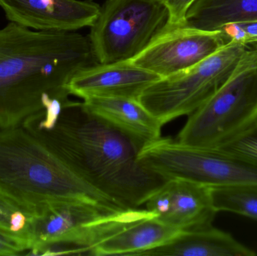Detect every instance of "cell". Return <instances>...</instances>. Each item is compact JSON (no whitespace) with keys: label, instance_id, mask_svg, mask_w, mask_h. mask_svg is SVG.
<instances>
[{"label":"cell","instance_id":"1","mask_svg":"<svg viewBox=\"0 0 257 256\" xmlns=\"http://www.w3.org/2000/svg\"><path fill=\"white\" fill-rule=\"evenodd\" d=\"M97 63L89 36L9 22L0 29V129L22 126L47 98L69 99L70 80Z\"/></svg>","mask_w":257,"mask_h":256},{"label":"cell","instance_id":"2","mask_svg":"<svg viewBox=\"0 0 257 256\" xmlns=\"http://www.w3.org/2000/svg\"><path fill=\"white\" fill-rule=\"evenodd\" d=\"M24 128L86 181L126 208L143 206L167 180L139 162V144L82 102L67 101L48 129Z\"/></svg>","mask_w":257,"mask_h":256},{"label":"cell","instance_id":"3","mask_svg":"<svg viewBox=\"0 0 257 256\" xmlns=\"http://www.w3.org/2000/svg\"><path fill=\"white\" fill-rule=\"evenodd\" d=\"M0 200L29 216L49 203L77 201L128 209L81 177L23 126L0 129Z\"/></svg>","mask_w":257,"mask_h":256},{"label":"cell","instance_id":"4","mask_svg":"<svg viewBox=\"0 0 257 256\" xmlns=\"http://www.w3.org/2000/svg\"><path fill=\"white\" fill-rule=\"evenodd\" d=\"M151 213L147 209L108 210L77 201L49 203L29 216L27 255H88L109 233Z\"/></svg>","mask_w":257,"mask_h":256},{"label":"cell","instance_id":"5","mask_svg":"<svg viewBox=\"0 0 257 256\" xmlns=\"http://www.w3.org/2000/svg\"><path fill=\"white\" fill-rule=\"evenodd\" d=\"M257 121V47L241 56L229 79L189 115L177 141L217 148Z\"/></svg>","mask_w":257,"mask_h":256},{"label":"cell","instance_id":"6","mask_svg":"<svg viewBox=\"0 0 257 256\" xmlns=\"http://www.w3.org/2000/svg\"><path fill=\"white\" fill-rule=\"evenodd\" d=\"M139 162L166 180L183 179L209 187L257 184V164L219 148L194 147L160 137L142 146Z\"/></svg>","mask_w":257,"mask_h":256},{"label":"cell","instance_id":"7","mask_svg":"<svg viewBox=\"0 0 257 256\" xmlns=\"http://www.w3.org/2000/svg\"><path fill=\"white\" fill-rule=\"evenodd\" d=\"M247 48L231 42L198 64L157 80L138 100L163 126L190 115L229 79Z\"/></svg>","mask_w":257,"mask_h":256},{"label":"cell","instance_id":"8","mask_svg":"<svg viewBox=\"0 0 257 256\" xmlns=\"http://www.w3.org/2000/svg\"><path fill=\"white\" fill-rule=\"evenodd\" d=\"M161 0H106L90 27L92 49L99 63L133 60L169 24Z\"/></svg>","mask_w":257,"mask_h":256},{"label":"cell","instance_id":"9","mask_svg":"<svg viewBox=\"0 0 257 256\" xmlns=\"http://www.w3.org/2000/svg\"><path fill=\"white\" fill-rule=\"evenodd\" d=\"M229 44L221 30L207 31L181 25L166 28L132 63L160 78L185 70Z\"/></svg>","mask_w":257,"mask_h":256},{"label":"cell","instance_id":"10","mask_svg":"<svg viewBox=\"0 0 257 256\" xmlns=\"http://www.w3.org/2000/svg\"><path fill=\"white\" fill-rule=\"evenodd\" d=\"M145 209L181 231L212 225L216 211L212 188L183 179H170L147 200Z\"/></svg>","mask_w":257,"mask_h":256},{"label":"cell","instance_id":"11","mask_svg":"<svg viewBox=\"0 0 257 256\" xmlns=\"http://www.w3.org/2000/svg\"><path fill=\"white\" fill-rule=\"evenodd\" d=\"M0 7L9 22L51 32L91 27L100 10L91 0H0Z\"/></svg>","mask_w":257,"mask_h":256},{"label":"cell","instance_id":"12","mask_svg":"<svg viewBox=\"0 0 257 256\" xmlns=\"http://www.w3.org/2000/svg\"><path fill=\"white\" fill-rule=\"evenodd\" d=\"M160 76L128 61L97 63L80 71L69 81V94L78 97H121L139 99Z\"/></svg>","mask_w":257,"mask_h":256},{"label":"cell","instance_id":"13","mask_svg":"<svg viewBox=\"0 0 257 256\" xmlns=\"http://www.w3.org/2000/svg\"><path fill=\"white\" fill-rule=\"evenodd\" d=\"M157 216L153 213L117 228L98 241L88 255L143 256L166 244L182 231Z\"/></svg>","mask_w":257,"mask_h":256},{"label":"cell","instance_id":"14","mask_svg":"<svg viewBox=\"0 0 257 256\" xmlns=\"http://www.w3.org/2000/svg\"><path fill=\"white\" fill-rule=\"evenodd\" d=\"M83 105L134 140L141 147L161 136V122L139 100L127 98L90 96Z\"/></svg>","mask_w":257,"mask_h":256},{"label":"cell","instance_id":"15","mask_svg":"<svg viewBox=\"0 0 257 256\" xmlns=\"http://www.w3.org/2000/svg\"><path fill=\"white\" fill-rule=\"evenodd\" d=\"M256 253L230 234L213 225L182 231L166 244L143 256H254Z\"/></svg>","mask_w":257,"mask_h":256},{"label":"cell","instance_id":"16","mask_svg":"<svg viewBox=\"0 0 257 256\" xmlns=\"http://www.w3.org/2000/svg\"><path fill=\"white\" fill-rule=\"evenodd\" d=\"M257 21V0H195L184 25L214 31L232 23Z\"/></svg>","mask_w":257,"mask_h":256},{"label":"cell","instance_id":"17","mask_svg":"<svg viewBox=\"0 0 257 256\" xmlns=\"http://www.w3.org/2000/svg\"><path fill=\"white\" fill-rule=\"evenodd\" d=\"M214 208L257 221V184L212 188Z\"/></svg>","mask_w":257,"mask_h":256},{"label":"cell","instance_id":"18","mask_svg":"<svg viewBox=\"0 0 257 256\" xmlns=\"http://www.w3.org/2000/svg\"><path fill=\"white\" fill-rule=\"evenodd\" d=\"M217 148L257 164V121L248 129Z\"/></svg>","mask_w":257,"mask_h":256},{"label":"cell","instance_id":"19","mask_svg":"<svg viewBox=\"0 0 257 256\" xmlns=\"http://www.w3.org/2000/svg\"><path fill=\"white\" fill-rule=\"evenodd\" d=\"M229 43L257 47V21L232 23L220 29Z\"/></svg>","mask_w":257,"mask_h":256},{"label":"cell","instance_id":"20","mask_svg":"<svg viewBox=\"0 0 257 256\" xmlns=\"http://www.w3.org/2000/svg\"><path fill=\"white\" fill-rule=\"evenodd\" d=\"M194 1L195 0H164L165 5L169 11V24H184L187 11Z\"/></svg>","mask_w":257,"mask_h":256},{"label":"cell","instance_id":"21","mask_svg":"<svg viewBox=\"0 0 257 256\" xmlns=\"http://www.w3.org/2000/svg\"><path fill=\"white\" fill-rule=\"evenodd\" d=\"M27 249V243L22 239L0 231V256L18 255Z\"/></svg>","mask_w":257,"mask_h":256},{"label":"cell","instance_id":"22","mask_svg":"<svg viewBox=\"0 0 257 256\" xmlns=\"http://www.w3.org/2000/svg\"><path fill=\"white\" fill-rule=\"evenodd\" d=\"M14 209L16 208L11 207L9 204H6L4 201L0 200V231L4 233V234H8V235L18 237V238H21L24 240L21 237L12 234V231H11L10 227H9V220H10L11 213H12Z\"/></svg>","mask_w":257,"mask_h":256},{"label":"cell","instance_id":"23","mask_svg":"<svg viewBox=\"0 0 257 256\" xmlns=\"http://www.w3.org/2000/svg\"><path fill=\"white\" fill-rule=\"evenodd\" d=\"M161 1L164 2V0H161Z\"/></svg>","mask_w":257,"mask_h":256}]
</instances>
